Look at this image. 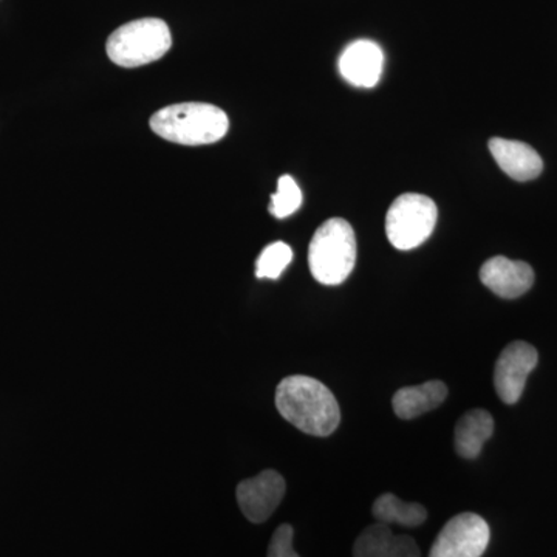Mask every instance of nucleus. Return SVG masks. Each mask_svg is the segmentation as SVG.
Returning a JSON list of instances; mask_svg holds the SVG:
<instances>
[{"label":"nucleus","mask_w":557,"mask_h":557,"mask_svg":"<svg viewBox=\"0 0 557 557\" xmlns=\"http://www.w3.org/2000/svg\"><path fill=\"white\" fill-rule=\"evenodd\" d=\"M276 408L288 423L313 437H329L339 426L341 410L335 395L311 376L282 380L276 391Z\"/></svg>","instance_id":"nucleus-1"},{"label":"nucleus","mask_w":557,"mask_h":557,"mask_svg":"<svg viewBox=\"0 0 557 557\" xmlns=\"http://www.w3.org/2000/svg\"><path fill=\"white\" fill-rule=\"evenodd\" d=\"M150 129L175 145H214L228 134L230 120L218 106L180 102L153 113Z\"/></svg>","instance_id":"nucleus-2"},{"label":"nucleus","mask_w":557,"mask_h":557,"mask_svg":"<svg viewBox=\"0 0 557 557\" xmlns=\"http://www.w3.org/2000/svg\"><path fill=\"white\" fill-rule=\"evenodd\" d=\"M357 263V237L350 223L330 219L314 233L309 247L311 274L322 285H339Z\"/></svg>","instance_id":"nucleus-3"},{"label":"nucleus","mask_w":557,"mask_h":557,"mask_svg":"<svg viewBox=\"0 0 557 557\" xmlns=\"http://www.w3.org/2000/svg\"><path fill=\"white\" fill-rule=\"evenodd\" d=\"M172 47L166 22L156 17L132 21L109 36L108 57L124 69L141 67L161 60Z\"/></svg>","instance_id":"nucleus-4"},{"label":"nucleus","mask_w":557,"mask_h":557,"mask_svg":"<svg viewBox=\"0 0 557 557\" xmlns=\"http://www.w3.org/2000/svg\"><path fill=\"white\" fill-rule=\"evenodd\" d=\"M437 218L434 200L423 194H403L387 211L388 242L401 251L420 247L434 233Z\"/></svg>","instance_id":"nucleus-5"},{"label":"nucleus","mask_w":557,"mask_h":557,"mask_svg":"<svg viewBox=\"0 0 557 557\" xmlns=\"http://www.w3.org/2000/svg\"><path fill=\"white\" fill-rule=\"evenodd\" d=\"M490 537L485 520L474 512H463L443 527L429 557H482Z\"/></svg>","instance_id":"nucleus-6"},{"label":"nucleus","mask_w":557,"mask_h":557,"mask_svg":"<svg viewBox=\"0 0 557 557\" xmlns=\"http://www.w3.org/2000/svg\"><path fill=\"white\" fill-rule=\"evenodd\" d=\"M536 348L523 341H516L504 348L494 370V386L498 397L507 405H515L522 397L530 373L537 366Z\"/></svg>","instance_id":"nucleus-7"},{"label":"nucleus","mask_w":557,"mask_h":557,"mask_svg":"<svg viewBox=\"0 0 557 557\" xmlns=\"http://www.w3.org/2000/svg\"><path fill=\"white\" fill-rule=\"evenodd\" d=\"M285 491L287 485L284 478L273 469H267L256 478L239 483L236 491L237 504L249 522L263 523L276 511Z\"/></svg>","instance_id":"nucleus-8"},{"label":"nucleus","mask_w":557,"mask_h":557,"mask_svg":"<svg viewBox=\"0 0 557 557\" xmlns=\"http://www.w3.org/2000/svg\"><path fill=\"white\" fill-rule=\"evenodd\" d=\"M480 281L494 295L504 299H516L533 287L534 271L527 262L496 256L483 263Z\"/></svg>","instance_id":"nucleus-9"},{"label":"nucleus","mask_w":557,"mask_h":557,"mask_svg":"<svg viewBox=\"0 0 557 557\" xmlns=\"http://www.w3.org/2000/svg\"><path fill=\"white\" fill-rule=\"evenodd\" d=\"M384 53L373 40H355L339 58L343 78L357 87H375L383 75Z\"/></svg>","instance_id":"nucleus-10"},{"label":"nucleus","mask_w":557,"mask_h":557,"mask_svg":"<svg viewBox=\"0 0 557 557\" xmlns=\"http://www.w3.org/2000/svg\"><path fill=\"white\" fill-rule=\"evenodd\" d=\"M487 146L500 170L516 182H530L544 170L541 156L525 143L493 138Z\"/></svg>","instance_id":"nucleus-11"},{"label":"nucleus","mask_w":557,"mask_h":557,"mask_svg":"<svg viewBox=\"0 0 557 557\" xmlns=\"http://www.w3.org/2000/svg\"><path fill=\"white\" fill-rule=\"evenodd\" d=\"M355 557H420L412 537L395 536L386 523L370 525L359 534L354 547Z\"/></svg>","instance_id":"nucleus-12"},{"label":"nucleus","mask_w":557,"mask_h":557,"mask_svg":"<svg viewBox=\"0 0 557 557\" xmlns=\"http://www.w3.org/2000/svg\"><path fill=\"white\" fill-rule=\"evenodd\" d=\"M448 397V387L442 381H428L420 386L399 388L392 399L395 416L412 420L437 409Z\"/></svg>","instance_id":"nucleus-13"},{"label":"nucleus","mask_w":557,"mask_h":557,"mask_svg":"<svg viewBox=\"0 0 557 557\" xmlns=\"http://www.w3.org/2000/svg\"><path fill=\"white\" fill-rule=\"evenodd\" d=\"M494 432V420L483 409L469 410L458 420L454 445L458 456L474 460L482 453L483 446Z\"/></svg>","instance_id":"nucleus-14"},{"label":"nucleus","mask_w":557,"mask_h":557,"mask_svg":"<svg viewBox=\"0 0 557 557\" xmlns=\"http://www.w3.org/2000/svg\"><path fill=\"white\" fill-rule=\"evenodd\" d=\"M372 512L379 522L386 525L416 528L423 525L428 519V511L423 505L406 504L388 493L376 498Z\"/></svg>","instance_id":"nucleus-15"},{"label":"nucleus","mask_w":557,"mask_h":557,"mask_svg":"<svg viewBox=\"0 0 557 557\" xmlns=\"http://www.w3.org/2000/svg\"><path fill=\"white\" fill-rule=\"evenodd\" d=\"M293 249L284 242H274L269 245L256 262V276L259 278H278L292 263Z\"/></svg>","instance_id":"nucleus-16"},{"label":"nucleus","mask_w":557,"mask_h":557,"mask_svg":"<svg viewBox=\"0 0 557 557\" xmlns=\"http://www.w3.org/2000/svg\"><path fill=\"white\" fill-rule=\"evenodd\" d=\"M302 205V193L295 178L282 175L277 182V190L271 197L270 212L276 219H287L295 214Z\"/></svg>","instance_id":"nucleus-17"},{"label":"nucleus","mask_w":557,"mask_h":557,"mask_svg":"<svg viewBox=\"0 0 557 557\" xmlns=\"http://www.w3.org/2000/svg\"><path fill=\"white\" fill-rule=\"evenodd\" d=\"M293 536L295 530L288 523H284L274 531L269 547V557H299L293 548Z\"/></svg>","instance_id":"nucleus-18"}]
</instances>
